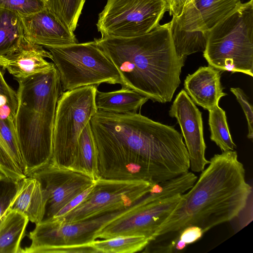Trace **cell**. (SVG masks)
Instances as JSON below:
<instances>
[{"mask_svg":"<svg viewBox=\"0 0 253 253\" xmlns=\"http://www.w3.org/2000/svg\"><path fill=\"white\" fill-rule=\"evenodd\" d=\"M93 135L109 140L135 154L165 180L188 171L190 162L181 133L173 126L140 114L97 110L90 120Z\"/></svg>","mask_w":253,"mask_h":253,"instance_id":"cell-3","label":"cell"},{"mask_svg":"<svg viewBox=\"0 0 253 253\" xmlns=\"http://www.w3.org/2000/svg\"><path fill=\"white\" fill-rule=\"evenodd\" d=\"M203 55L219 71L253 77V0L241 3L209 31Z\"/></svg>","mask_w":253,"mask_h":253,"instance_id":"cell-5","label":"cell"},{"mask_svg":"<svg viewBox=\"0 0 253 253\" xmlns=\"http://www.w3.org/2000/svg\"><path fill=\"white\" fill-rule=\"evenodd\" d=\"M8 210L21 213L36 224L42 221L45 203L40 183L35 177L28 176L21 180L19 190Z\"/></svg>","mask_w":253,"mask_h":253,"instance_id":"cell-18","label":"cell"},{"mask_svg":"<svg viewBox=\"0 0 253 253\" xmlns=\"http://www.w3.org/2000/svg\"><path fill=\"white\" fill-rule=\"evenodd\" d=\"M85 0H46V7L67 28L74 32Z\"/></svg>","mask_w":253,"mask_h":253,"instance_id":"cell-26","label":"cell"},{"mask_svg":"<svg viewBox=\"0 0 253 253\" xmlns=\"http://www.w3.org/2000/svg\"><path fill=\"white\" fill-rule=\"evenodd\" d=\"M169 113L171 117L176 119L181 128L189 158L190 169L196 172L202 171L210 161L205 157L206 145L201 112L182 89L176 95Z\"/></svg>","mask_w":253,"mask_h":253,"instance_id":"cell-13","label":"cell"},{"mask_svg":"<svg viewBox=\"0 0 253 253\" xmlns=\"http://www.w3.org/2000/svg\"><path fill=\"white\" fill-rule=\"evenodd\" d=\"M22 19L24 37L28 41L45 47L78 42L74 32L62 24L46 7Z\"/></svg>","mask_w":253,"mask_h":253,"instance_id":"cell-14","label":"cell"},{"mask_svg":"<svg viewBox=\"0 0 253 253\" xmlns=\"http://www.w3.org/2000/svg\"><path fill=\"white\" fill-rule=\"evenodd\" d=\"M138 202L126 209L87 220L65 222L53 219L37 224L29 234L31 244L22 253H97L91 243L96 232L107 224L133 210Z\"/></svg>","mask_w":253,"mask_h":253,"instance_id":"cell-8","label":"cell"},{"mask_svg":"<svg viewBox=\"0 0 253 253\" xmlns=\"http://www.w3.org/2000/svg\"><path fill=\"white\" fill-rule=\"evenodd\" d=\"M152 184L142 180L98 178L91 192L80 205L65 215L53 219L75 222L126 209L145 196Z\"/></svg>","mask_w":253,"mask_h":253,"instance_id":"cell-10","label":"cell"},{"mask_svg":"<svg viewBox=\"0 0 253 253\" xmlns=\"http://www.w3.org/2000/svg\"><path fill=\"white\" fill-rule=\"evenodd\" d=\"M46 48L63 91L102 83L124 85L117 68L94 41Z\"/></svg>","mask_w":253,"mask_h":253,"instance_id":"cell-7","label":"cell"},{"mask_svg":"<svg viewBox=\"0 0 253 253\" xmlns=\"http://www.w3.org/2000/svg\"><path fill=\"white\" fill-rule=\"evenodd\" d=\"M0 8L23 16L44 9L46 3L44 0H0Z\"/></svg>","mask_w":253,"mask_h":253,"instance_id":"cell-30","label":"cell"},{"mask_svg":"<svg viewBox=\"0 0 253 253\" xmlns=\"http://www.w3.org/2000/svg\"><path fill=\"white\" fill-rule=\"evenodd\" d=\"M148 99L134 90L124 87L109 92L97 90L95 95L98 110L119 114L136 113Z\"/></svg>","mask_w":253,"mask_h":253,"instance_id":"cell-19","label":"cell"},{"mask_svg":"<svg viewBox=\"0 0 253 253\" xmlns=\"http://www.w3.org/2000/svg\"><path fill=\"white\" fill-rule=\"evenodd\" d=\"M94 184L71 200L59 210V211L56 213L53 218L60 217L76 208L86 198L88 195L91 192L93 187Z\"/></svg>","mask_w":253,"mask_h":253,"instance_id":"cell-33","label":"cell"},{"mask_svg":"<svg viewBox=\"0 0 253 253\" xmlns=\"http://www.w3.org/2000/svg\"><path fill=\"white\" fill-rule=\"evenodd\" d=\"M97 46L119 71L124 85L153 102H170L181 83L185 59L176 54L170 23L129 38L94 39Z\"/></svg>","mask_w":253,"mask_h":253,"instance_id":"cell-2","label":"cell"},{"mask_svg":"<svg viewBox=\"0 0 253 253\" xmlns=\"http://www.w3.org/2000/svg\"><path fill=\"white\" fill-rule=\"evenodd\" d=\"M0 172L17 180L26 177L16 167L2 139L0 138Z\"/></svg>","mask_w":253,"mask_h":253,"instance_id":"cell-31","label":"cell"},{"mask_svg":"<svg viewBox=\"0 0 253 253\" xmlns=\"http://www.w3.org/2000/svg\"><path fill=\"white\" fill-rule=\"evenodd\" d=\"M220 71L211 66L200 67L184 80V90L194 103L209 110L226 95L220 83Z\"/></svg>","mask_w":253,"mask_h":253,"instance_id":"cell-17","label":"cell"},{"mask_svg":"<svg viewBox=\"0 0 253 253\" xmlns=\"http://www.w3.org/2000/svg\"><path fill=\"white\" fill-rule=\"evenodd\" d=\"M182 194L151 200L147 194L131 211L112 220L98 231L96 239L120 236H141L153 240L161 225L176 207Z\"/></svg>","mask_w":253,"mask_h":253,"instance_id":"cell-11","label":"cell"},{"mask_svg":"<svg viewBox=\"0 0 253 253\" xmlns=\"http://www.w3.org/2000/svg\"><path fill=\"white\" fill-rule=\"evenodd\" d=\"M195 0H166L167 11L169 15L176 18L178 17L185 8Z\"/></svg>","mask_w":253,"mask_h":253,"instance_id":"cell-35","label":"cell"},{"mask_svg":"<svg viewBox=\"0 0 253 253\" xmlns=\"http://www.w3.org/2000/svg\"><path fill=\"white\" fill-rule=\"evenodd\" d=\"M150 240L141 236H120L95 240L91 246L97 253H132L142 252Z\"/></svg>","mask_w":253,"mask_h":253,"instance_id":"cell-24","label":"cell"},{"mask_svg":"<svg viewBox=\"0 0 253 253\" xmlns=\"http://www.w3.org/2000/svg\"><path fill=\"white\" fill-rule=\"evenodd\" d=\"M17 104V92L7 84L0 69V117L14 122Z\"/></svg>","mask_w":253,"mask_h":253,"instance_id":"cell-28","label":"cell"},{"mask_svg":"<svg viewBox=\"0 0 253 253\" xmlns=\"http://www.w3.org/2000/svg\"><path fill=\"white\" fill-rule=\"evenodd\" d=\"M203 234V231L201 227L196 225H190L184 228L179 233L178 239L188 245L199 240Z\"/></svg>","mask_w":253,"mask_h":253,"instance_id":"cell-34","label":"cell"},{"mask_svg":"<svg viewBox=\"0 0 253 253\" xmlns=\"http://www.w3.org/2000/svg\"><path fill=\"white\" fill-rule=\"evenodd\" d=\"M45 1H46V0H44Z\"/></svg>","mask_w":253,"mask_h":253,"instance_id":"cell-37","label":"cell"},{"mask_svg":"<svg viewBox=\"0 0 253 253\" xmlns=\"http://www.w3.org/2000/svg\"></svg>","mask_w":253,"mask_h":253,"instance_id":"cell-38","label":"cell"},{"mask_svg":"<svg viewBox=\"0 0 253 253\" xmlns=\"http://www.w3.org/2000/svg\"><path fill=\"white\" fill-rule=\"evenodd\" d=\"M230 91L236 96L238 102L241 106L248 123V138L253 137V111L252 105L250 104L249 98L244 91L239 87H231Z\"/></svg>","mask_w":253,"mask_h":253,"instance_id":"cell-32","label":"cell"},{"mask_svg":"<svg viewBox=\"0 0 253 253\" xmlns=\"http://www.w3.org/2000/svg\"><path fill=\"white\" fill-rule=\"evenodd\" d=\"M170 23L174 47L179 58L185 59L189 55L205 51L209 32L183 30L173 17Z\"/></svg>","mask_w":253,"mask_h":253,"instance_id":"cell-23","label":"cell"},{"mask_svg":"<svg viewBox=\"0 0 253 253\" xmlns=\"http://www.w3.org/2000/svg\"><path fill=\"white\" fill-rule=\"evenodd\" d=\"M0 138L5 145L16 167L25 174L24 163L20 152L13 121L0 117Z\"/></svg>","mask_w":253,"mask_h":253,"instance_id":"cell-27","label":"cell"},{"mask_svg":"<svg viewBox=\"0 0 253 253\" xmlns=\"http://www.w3.org/2000/svg\"><path fill=\"white\" fill-rule=\"evenodd\" d=\"M96 85L84 86L62 92L56 108L50 163L70 169L75 161L80 136L98 110Z\"/></svg>","mask_w":253,"mask_h":253,"instance_id":"cell-6","label":"cell"},{"mask_svg":"<svg viewBox=\"0 0 253 253\" xmlns=\"http://www.w3.org/2000/svg\"><path fill=\"white\" fill-rule=\"evenodd\" d=\"M208 111L211 140L213 141L222 152L234 150L237 146L230 134L225 112L219 107L218 105Z\"/></svg>","mask_w":253,"mask_h":253,"instance_id":"cell-25","label":"cell"},{"mask_svg":"<svg viewBox=\"0 0 253 253\" xmlns=\"http://www.w3.org/2000/svg\"><path fill=\"white\" fill-rule=\"evenodd\" d=\"M193 186L181 195L176 207L155 233L153 240L196 225L204 233L230 221L246 207L252 187L236 151H223L210 160ZM152 240V241H153Z\"/></svg>","mask_w":253,"mask_h":253,"instance_id":"cell-1","label":"cell"},{"mask_svg":"<svg viewBox=\"0 0 253 253\" xmlns=\"http://www.w3.org/2000/svg\"><path fill=\"white\" fill-rule=\"evenodd\" d=\"M166 11V0H107L96 26L102 37L138 36L159 25Z\"/></svg>","mask_w":253,"mask_h":253,"instance_id":"cell-9","label":"cell"},{"mask_svg":"<svg viewBox=\"0 0 253 253\" xmlns=\"http://www.w3.org/2000/svg\"><path fill=\"white\" fill-rule=\"evenodd\" d=\"M16 80L18 104L14 124L27 176L50 163L56 108L62 89L55 65Z\"/></svg>","mask_w":253,"mask_h":253,"instance_id":"cell-4","label":"cell"},{"mask_svg":"<svg viewBox=\"0 0 253 253\" xmlns=\"http://www.w3.org/2000/svg\"><path fill=\"white\" fill-rule=\"evenodd\" d=\"M70 169L87 175L95 180L98 178L97 149L90 122L80 136L77 153Z\"/></svg>","mask_w":253,"mask_h":253,"instance_id":"cell-22","label":"cell"},{"mask_svg":"<svg viewBox=\"0 0 253 253\" xmlns=\"http://www.w3.org/2000/svg\"><path fill=\"white\" fill-rule=\"evenodd\" d=\"M21 180H15L0 172V219L8 211L16 196Z\"/></svg>","mask_w":253,"mask_h":253,"instance_id":"cell-29","label":"cell"},{"mask_svg":"<svg viewBox=\"0 0 253 253\" xmlns=\"http://www.w3.org/2000/svg\"><path fill=\"white\" fill-rule=\"evenodd\" d=\"M25 39L21 16L0 8V57L16 51Z\"/></svg>","mask_w":253,"mask_h":253,"instance_id":"cell-21","label":"cell"},{"mask_svg":"<svg viewBox=\"0 0 253 253\" xmlns=\"http://www.w3.org/2000/svg\"><path fill=\"white\" fill-rule=\"evenodd\" d=\"M187 245L183 241L178 239L175 245V252H178L184 250Z\"/></svg>","mask_w":253,"mask_h":253,"instance_id":"cell-36","label":"cell"},{"mask_svg":"<svg viewBox=\"0 0 253 253\" xmlns=\"http://www.w3.org/2000/svg\"><path fill=\"white\" fill-rule=\"evenodd\" d=\"M28 176L41 184L45 203L42 221L52 219L67 203L95 182L87 175L50 163Z\"/></svg>","mask_w":253,"mask_h":253,"instance_id":"cell-12","label":"cell"},{"mask_svg":"<svg viewBox=\"0 0 253 253\" xmlns=\"http://www.w3.org/2000/svg\"><path fill=\"white\" fill-rule=\"evenodd\" d=\"M45 58L51 59L49 52L42 45L32 43L25 38L14 52L0 57V67L6 69L15 79L24 78L43 72L54 66Z\"/></svg>","mask_w":253,"mask_h":253,"instance_id":"cell-16","label":"cell"},{"mask_svg":"<svg viewBox=\"0 0 253 253\" xmlns=\"http://www.w3.org/2000/svg\"><path fill=\"white\" fill-rule=\"evenodd\" d=\"M241 3V0H195L172 17L183 30L209 32Z\"/></svg>","mask_w":253,"mask_h":253,"instance_id":"cell-15","label":"cell"},{"mask_svg":"<svg viewBox=\"0 0 253 253\" xmlns=\"http://www.w3.org/2000/svg\"><path fill=\"white\" fill-rule=\"evenodd\" d=\"M29 219L15 211L8 210L0 219V253H20Z\"/></svg>","mask_w":253,"mask_h":253,"instance_id":"cell-20","label":"cell"}]
</instances>
